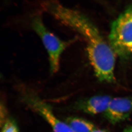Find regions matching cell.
<instances>
[{
	"label": "cell",
	"mask_w": 132,
	"mask_h": 132,
	"mask_svg": "<svg viewBox=\"0 0 132 132\" xmlns=\"http://www.w3.org/2000/svg\"><path fill=\"white\" fill-rule=\"evenodd\" d=\"M55 18L85 38L89 60L98 79L102 82H114V53L94 24L80 12L64 6L57 9Z\"/></svg>",
	"instance_id": "1"
},
{
	"label": "cell",
	"mask_w": 132,
	"mask_h": 132,
	"mask_svg": "<svg viewBox=\"0 0 132 132\" xmlns=\"http://www.w3.org/2000/svg\"><path fill=\"white\" fill-rule=\"evenodd\" d=\"M111 47L120 58L132 56V6L114 21L109 35Z\"/></svg>",
	"instance_id": "2"
},
{
	"label": "cell",
	"mask_w": 132,
	"mask_h": 132,
	"mask_svg": "<svg viewBox=\"0 0 132 132\" xmlns=\"http://www.w3.org/2000/svg\"><path fill=\"white\" fill-rule=\"evenodd\" d=\"M31 25L33 30L40 38L49 57L50 71L54 73L59 71L61 55L74 40L63 41L47 29L40 15L36 14L31 19Z\"/></svg>",
	"instance_id": "3"
},
{
	"label": "cell",
	"mask_w": 132,
	"mask_h": 132,
	"mask_svg": "<svg viewBox=\"0 0 132 132\" xmlns=\"http://www.w3.org/2000/svg\"><path fill=\"white\" fill-rule=\"evenodd\" d=\"M132 113V96L112 98L104 116L109 123L115 125L126 120Z\"/></svg>",
	"instance_id": "4"
},
{
	"label": "cell",
	"mask_w": 132,
	"mask_h": 132,
	"mask_svg": "<svg viewBox=\"0 0 132 132\" xmlns=\"http://www.w3.org/2000/svg\"><path fill=\"white\" fill-rule=\"evenodd\" d=\"M29 100L30 105L47 121L53 132H73L67 123L62 122L56 117L45 103L38 99L32 98Z\"/></svg>",
	"instance_id": "5"
},
{
	"label": "cell",
	"mask_w": 132,
	"mask_h": 132,
	"mask_svg": "<svg viewBox=\"0 0 132 132\" xmlns=\"http://www.w3.org/2000/svg\"><path fill=\"white\" fill-rule=\"evenodd\" d=\"M112 98L109 95H97L80 101L76 105L79 111L91 115L104 113Z\"/></svg>",
	"instance_id": "6"
},
{
	"label": "cell",
	"mask_w": 132,
	"mask_h": 132,
	"mask_svg": "<svg viewBox=\"0 0 132 132\" xmlns=\"http://www.w3.org/2000/svg\"><path fill=\"white\" fill-rule=\"evenodd\" d=\"M66 122L73 132H92L97 128L93 123L82 118L70 117Z\"/></svg>",
	"instance_id": "7"
},
{
	"label": "cell",
	"mask_w": 132,
	"mask_h": 132,
	"mask_svg": "<svg viewBox=\"0 0 132 132\" xmlns=\"http://www.w3.org/2000/svg\"><path fill=\"white\" fill-rule=\"evenodd\" d=\"M18 128L14 122L8 120L3 127L1 132H19Z\"/></svg>",
	"instance_id": "8"
},
{
	"label": "cell",
	"mask_w": 132,
	"mask_h": 132,
	"mask_svg": "<svg viewBox=\"0 0 132 132\" xmlns=\"http://www.w3.org/2000/svg\"><path fill=\"white\" fill-rule=\"evenodd\" d=\"M123 132H132V125L126 127Z\"/></svg>",
	"instance_id": "9"
},
{
	"label": "cell",
	"mask_w": 132,
	"mask_h": 132,
	"mask_svg": "<svg viewBox=\"0 0 132 132\" xmlns=\"http://www.w3.org/2000/svg\"><path fill=\"white\" fill-rule=\"evenodd\" d=\"M92 132H109L106 130L96 128Z\"/></svg>",
	"instance_id": "10"
},
{
	"label": "cell",
	"mask_w": 132,
	"mask_h": 132,
	"mask_svg": "<svg viewBox=\"0 0 132 132\" xmlns=\"http://www.w3.org/2000/svg\"></svg>",
	"instance_id": "11"
}]
</instances>
